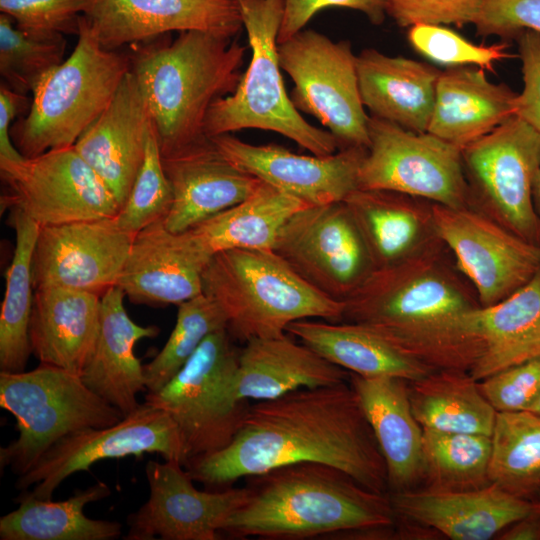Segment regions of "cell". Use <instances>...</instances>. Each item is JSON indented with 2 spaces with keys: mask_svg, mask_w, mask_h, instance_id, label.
Here are the masks:
<instances>
[{
  "mask_svg": "<svg viewBox=\"0 0 540 540\" xmlns=\"http://www.w3.org/2000/svg\"><path fill=\"white\" fill-rule=\"evenodd\" d=\"M302 462L338 468L365 488L386 494L385 461L349 381L251 404L230 444L192 459L185 468L194 481L226 487Z\"/></svg>",
  "mask_w": 540,
  "mask_h": 540,
  "instance_id": "6da1fadb",
  "label": "cell"
},
{
  "mask_svg": "<svg viewBox=\"0 0 540 540\" xmlns=\"http://www.w3.org/2000/svg\"><path fill=\"white\" fill-rule=\"evenodd\" d=\"M443 246L439 241L375 269L344 301L341 322L369 328L433 371L470 373L480 354L472 327L480 304L446 261Z\"/></svg>",
  "mask_w": 540,
  "mask_h": 540,
  "instance_id": "7a4b0ae2",
  "label": "cell"
},
{
  "mask_svg": "<svg viewBox=\"0 0 540 540\" xmlns=\"http://www.w3.org/2000/svg\"><path fill=\"white\" fill-rule=\"evenodd\" d=\"M247 500L220 525L235 538L309 539L390 528V498L338 468L302 462L253 476Z\"/></svg>",
  "mask_w": 540,
  "mask_h": 540,
  "instance_id": "3957f363",
  "label": "cell"
},
{
  "mask_svg": "<svg viewBox=\"0 0 540 540\" xmlns=\"http://www.w3.org/2000/svg\"><path fill=\"white\" fill-rule=\"evenodd\" d=\"M246 50L235 38L190 30L131 56L161 155L205 135L211 104L234 93L242 79Z\"/></svg>",
  "mask_w": 540,
  "mask_h": 540,
  "instance_id": "277c9868",
  "label": "cell"
},
{
  "mask_svg": "<svg viewBox=\"0 0 540 540\" xmlns=\"http://www.w3.org/2000/svg\"><path fill=\"white\" fill-rule=\"evenodd\" d=\"M202 293L222 310L233 340L243 343L280 337L298 320L343 318L344 302L315 289L273 250L214 254L202 272Z\"/></svg>",
  "mask_w": 540,
  "mask_h": 540,
  "instance_id": "5b68a950",
  "label": "cell"
},
{
  "mask_svg": "<svg viewBox=\"0 0 540 540\" xmlns=\"http://www.w3.org/2000/svg\"><path fill=\"white\" fill-rule=\"evenodd\" d=\"M77 36L73 52L42 78L28 114L11 127L12 142L25 158L73 146L131 71V56L102 48L83 15Z\"/></svg>",
  "mask_w": 540,
  "mask_h": 540,
  "instance_id": "8992f818",
  "label": "cell"
},
{
  "mask_svg": "<svg viewBox=\"0 0 540 540\" xmlns=\"http://www.w3.org/2000/svg\"><path fill=\"white\" fill-rule=\"evenodd\" d=\"M251 59L236 91L215 100L206 115L208 137L246 128L279 133L316 156L339 150L335 137L309 124L288 97L278 59L283 0H238Z\"/></svg>",
  "mask_w": 540,
  "mask_h": 540,
  "instance_id": "52a82bcc",
  "label": "cell"
},
{
  "mask_svg": "<svg viewBox=\"0 0 540 540\" xmlns=\"http://www.w3.org/2000/svg\"><path fill=\"white\" fill-rule=\"evenodd\" d=\"M0 406L15 417L18 430V437L0 449V465L18 476L64 436L124 417L80 375L43 363L30 371L0 372Z\"/></svg>",
  "mask_w": 540,
  "mask_h": 540,
  "instance_id": "ba28073f",
  "label": "cell"
},
{
  "mask_svg": "<svg viewBox=\"0 0 540 540\" xmlns=\"http://www.w3.org/2000/svg\"><path fill=\"white\" fill-rule=\"evenodd\" d=\"M239 352L227 329L217 330L162 389L145 395L176 424L187 464L225 448L242 427L251 404L236 391Z\"/></svg>",
  "mask_w": 540,
  "mask_h": 540,
  "instance_id": "9c48e42d",
  "label": "cell"
},
{
  "mask_svg": "<svg viewBox=\"0 0 540 540\" xmlns=\"http://www.w3.org/2000/svg\"><path fill=\"white\" fill-rule=\"evenodd\" d=\"M278 59L294 82L297 110L317 118L335 137L339 149L368 148L369 117L361 99L357 56L347 40L334 42L303 29L278 44Z\"/></svg>",
  "mask_w": 540,
  "mask_h": 540,
  "instance_id": "30bf717a",
  "label": "cell"
},
{
  "mask_svg": "<svg viewBox=\"0 0 540 540\" xmlns=\"http://www.w3.org/2000/svg\"><path fill=\"white\" fill-rule=\"evenodd\" d=\"M370 144L358 188L394 191L448 207L471 205L462 150L428 133H416L370 116Z\"/></svg>",
  "mask_w": 540,
  "mask_h": 540,
  "instance_id": "8fae6325",
  "label": "cell"
},
{
  "mask_svg": "<svg viewBox=\"0 0 540 540\" xmlns=\"http://www.w3.org/2000/svg\"><path fill=\"white\" fill-rule=\"evenodd\" d=\"M471 200L520 238L540 246L533 188L540 169V133L512 116L462 150Z\"/></svg>",
  "mask_w": 540,
  "mask_h": 540,
  "instance_id": "7c38bea8",
  "label": "cell"
},
{
  "mask_svg": "<svg viewBox=\"0 0 540 540\" xmlns=\"http://www.w3.org/2000/svg\"><path fill=\"white\" fill-rule=\"evenodd\" d=\"M158 453L164 460L187 464L178 428L170 416L146 403L103 428L70 433L49 447L34 466L18 476L16 488L33 497L50 500L71 475L88 471L98 461Z\"/></svg>",
  "mask_w": 540,
  "mask_h": 540,
  "instance_id": "4fadbf2b",
  "label": "cell"
},
{
  "mask_svg": "<svg viewBox=\"0 0 540 540\" xmlns=\"http://www.w3.org/2000/svg\"><path fill=\"white\" fill-rule=\"evenodd\" d=\"M273 251L311 286L341 302L375 270L343 201L295 212L280 229Z\"/></svg>",
  "mask_w": 540,
  "mask_h": 540,
  "instance_id": "5bb4252c",
  "label": "cell"
},
{
  "mask_svg": "<svg viewBox=\"0 0 540 540\" xmlns=\"http://www.w3.org/2000/svg\"><path fill=\"white\" fill-rule=\"evenodd\" d=\"M0 176L8 190L2 206L20 210L39 226L115 217L120 210L74 146L19 162L0 160Z\"/></svg>",
  "mask_w": 540,
  "mask_h": 540,
  "instance_id": "9a60e30c",
  "label": "cell"
},
{
  "mask_svg": "<svg viewBox=\"0 0 540 540\" xmlns=\"http://www.w3.org/2000/svg\"><path fill=\"white\" fill-rule=\"evenodd\" d=\"M437 237L453 254L458 272L473 288L481 307L505 299L540 269V246L507 229L472 206L432 203Z\"/></svg>",
  "mask_w": 540,
  "mask_h": 540,
  "instance_id": "2e32d148",
  "label": "cell"
},
{
  "mask_svg": "<svg viewBox=\"0 0 540 540\" xmlns=\"http://www.w3.org/2000/svg\"><path fill=\"white\" fill-rule=\"evenodd\" d=\"M148 500L127 518L126 540H217L221 523L249 496V487L198 490L176 460L145 467Z\"/></svg>",
  "mask_w": 540,
  "mask_h": 540,
  "instance_id": "e0dca14e",
  "label": "cell"
},
{
  "mask_svg": "<svg viewBox=\"0 0 540 540\" xmlns=\"http://www.w3.org/2000/svg\"><path fill=\"white\" fill-rule=\"evenodd\" d=\"M133 237L115 217L40 226L32 258L34 290L63 287L101 296L116 286Z\"/></svg>",
  "mask_w": 540,
  "mask_h": 540,
  "instance_id": "ac0fdd59",
  "label": "cell"
},
{
  "mask_svg": "<svg viewBox=\"0 0 540 540\" xmlns=\"http://www.w3.org/2000/svg\"><path fill=\"white\" fill-rule=\"evenodd\" d=\"M236 167L308 206L343 201L358 188L367 148H344L328 156L295 154L279 145H254L230 134L210 137Z\"/></svg>",
  "mask_w": 540,
  "mask_h": 540,
  "instance_id": "d6986e66",
  "label": "cell"
},
{
  "mask_svg": "<svg viewBox=\"0 0 540 540\" xmlns=\"http://www.w3.org/2000/svg\"><path fill=\"white\" fill-rule=\"evenodd\" d=\"M83 16L106 50L171 31L234 38L243 28L238 0H88Z\"/></svg>",
  "mask_w": 540,
  "mask_h": 540,
  "instance_id": "ffe728a7",
  "label": "cell"
},
{
  "mask_svg": "<svg viewBox=\"0 0 540 540\" xmlns=\"http://www.w3.org/2000/svg\"><path fill=\"white\" fill-rule=\"evenodd\" d=\"M161 158L173 195L164 224L172 232H184L245 200L261 183L230 162L206 135Z\"/></svg>",
  "mask_w": 540,
  "mask_h": 540,
  "instance_id": "44dd1931",
  "label": "cell"
},
{
  "mask_svg": "<svg viewBox=\"0 0 540 540\" xmlns=\"http://www.w3.org/2000/svg\"><path fill=\"white\" fill-rule=\"evenodd\" d=\"M209 259L187 231L172 232L159 220L134 235L116 286L134 304L178 306L202 293Z\"/></svg>",
  "mask_w": 540,
  "mask_h": 540,
  "instance_id": "7402d4cb",
  "label": "cell"
},
{
  "mask_svg": "<svg viewBox=\"0 0 540 540\" xmlns=\"http://www.w3.org/2000/svg\"><path fill=\"white\" fill-rule=\"evenodd\" d=\"M395 519L435 529L453 540H488L540 511L495 483L466 491L405 490L388 495Z\"/></svg>",
  "mask_w": 540,
  "mask_h": 540,
  "instance_id": "603a6c76",
  "label": "cell"
},
{
  "mask_svg": "<svg viewBox=\"0 0 540 540\" xmlns=\"http://www.w3.org/2000/svg\"><path fill=\"white\" fill-rule=\"evenodd\" d=\"M151 122L147 104L131 70L105 110L73 145L112 192L120 208L143 164Z\"/></svg>",
  "mask_w": 540,
  "mask_h": 540,
  "instance_id": "cb8c5ba5",
  "label": "cell"
},
{
  "mask_svg": "<svg viewBox=\"0 0 540 540\" xmlns=\"http://www.w3.org/2000/svg\"><path fill=\"white\" fill-rule=\"evenodd\" d=\"M101 296L63 287L35 289L29 322L40 363L82 375L98 339Z\"/></svg>",
  "mask_w": 540,
  "mask_h": 540,
  "instance_id": "d4e9b609",
  "label": "cell"
},
{
  "mask_svg": "<svg viewBox=\"0 0 540 540\" xmlns=\"http://www.w3.org/2000/svg\"><path fill=\"white\" fill-rule=\"evenodd\" d=\"M124 297L118 286L101 295L98 339L81 378L126 416L140 406L137 394L145 389L143 365L134 353L135 344L157 336L159 328L136 324L125 309Z\"/></svg>",
  "mask_w": 540,
  "mask_h": 540,
  "instance_id": "484cf974",
  "label": "cell"
},
{
  "mask_svg": "<svg viewBox=\"0 0 540 540\" xmlns=\"http://www.w3.org/2000/svg\"><path fill=\"white\" fill-rule=\"evenodd\" d=\"M407 381L350 373L365 417L384 458L388 489H413L423 478V429L411 410Z\"/></svg>",
  "mask_w": 540,
  "mask_h": 540,
  "instance_id": "4316f807",
  "label": "cell"
},
{
  "mask_svg": "<svg viewBox=\"0 0 540 540\" xmlns=\"http://www.w3.org/2000/svg\"><path fill=\"white\" fill-rule=\"evenodd\" d=\"M518 93L489 81L482 68L442 71L427 132L463 150L515 116Z\"/></svg>",
  "mask_w": 540,
  "mask_h": 540,
  "instance_id": "83f0119b",
  "label": "cell"
},
{
  "mask_svg": "<svg viewBox=\"0 0 540 540\" xmlns=\"http://www.w3.org/2000/svg\"><path fill=\"white\" fill-rule=\"evenodd\" d=\"M441 73L430 64L388 56L374 48L365 49L357 56L364 107L371 116L416 133L428 130Z\"/></svg>",
  "mask_w": 540,
  "mask_h": 540,
  "instance_id": "f1b7e54d",
  "label": "cell"
},
{
  "mask_svg": "<svg viewBox=\"0 0 540 540\" xmlns=\"http://www.w3.org/2000/svg\"><path fill=\"white\" fill-rule=\"evenodd\" d=\"M343 202L350 211L375 269L393 265L440 241L432 202L406 194L357 188Z\"/></svg>",
  "mask_w": 540,
  "mask_h": 540,
  "instance_id": "f546056e",
  "label": "cell"
},
{
  "mask_svg": "<svg viewBox=\"0 0 540 540\" xmlns=\"http://www.w3.org/2000/svg\"><path fill=\"white\" fill-rule=\"evenodd\" d=\"M244 344L236 373V391L244 400L266 401L301 388L349 381V371L288 333Z\"/></svg>",
  "mask_w": 540,
  "mask_h": 540,
  "instance_id": "4dcf8cb0",
  "label": "cell"
},
{
  "mask_svg": "<svg viewBox=\"0 0 540 540\" xmlns=\"http://www.w3.org/2000/svg\"><path fill=\"white\" fill-rule=\"evenodd\" d=\"M479 358L470 374L478 381L540 356V269L500 302L472 315Z\"/></svg>",
  "mask_w": 540,
  "mask_h": 540,
  "instance_id": "1f68e13d",
  "label": "cell"
},
{
  "mask_svg": "<svg viewBox=\"0 0 540 540\" xmlns=\"http://www.w3.org/2000/svg\"><path fill=\"white\" fill-rule=\"evenodd\" d=\"M286 332L328 361L362 377L411 381L433 371L357 323L302 319L291 323Z\"/></svg>",
  "mask_w": 540,
  "mask_h": 540,
  "instance_id": "d6a6232c",
  "label": "cell"
},
{
  "mask_svg": "<svg viewBox=\"0 0 540 540\" xmlns=\"http://www.w3.org/2000/svg\"><path fill=\"white\" fill-rule=\"evenodd\" d=\"M308 206L261 181L245 200L186 230L208 258L231 249L273 250L285 222Z\"/></svg>",
  "mask_w": 540,
  "mask_h": 540,
  "instance_id": "836d02e7",
  "label": "cell"
},
{
  "mask_svg": "<svg viewBox=\"0 0 540 540\" xmlns=\"http://www.w3.org/2000/svg\"><path fill=\"white\" fill-rule=\"evenodd\" d=\"M111 494L104 482L77 490L63 501L43 500L23 491L17 509L0 518L1 540H112L122 533L119 522L91 519L86 505Z\"/></svg>",
  "mask_w": 540,
  "mask_h": 540,
  "instance_id": "e575fe53",
  "label": "cell"
},
{
  "mask_svg": "<svg viewBox=\"0 0 540 540\" xmlns=\"http://www.w3.org/2000/svg\"><path fill=\"white\" fill-rule=\"evenodd\" d=\"M407 387L422 429L491 436L497 411L469 372L436 370L407 381Z\"/></svg>",
  "mask_w": 540,
  "mask_h": 540,
  "instance_id": "d590c367",
  "label": "cell"
},
{
  "mask_svg": "<svg viewBox=\"0 0 540 540\" xmlns=\"http://www.w3.org/2000/svg\"><path fill=\"white\" fill-rule=\"evenodd\" d=\"M15 248L5 273L6 289L0 311V372L25 371L32 355L29 322L33 306L32 258L40 226L18 209L10 208Z\"/></svg>",
  "mask_w": 540,
  "mask_h": 540,
  "instance_id": "8d00e7d4",
  "label": "cell"
},
{
  "mask_svg": "<svg viewBox=\"0 0 540 540\" xmlns=\"http://www.w3.org/2000/svg\"><path fill=\"white\" fill-rule=\"evenodd\" d=\"M491 443L490 482L517 497L540 502V414L497 412Z\"/></svg>",
  "mask_w": 540,
  "mask_h": 540,
  "instance_id": "74e56055",
  "label": "cell"
},
{
  "mask_svg": "<svg viewBox=\"0 0 540 540\" xmlns=\"http://www.w3.org/2000/svg\"><path fill=\"white\" fill-rule=\"evenodd\" d=\"M491 436L423 429V478L434 491H466L490 484Z\"/></svg>",
  "mask_w": 540,
  "mask_h": 540,
  "instance_id": "f35d334b",
  "label": "cell"
},
{
  "mask_svg": "<svg viewBox=\"0 0 540 540\" xmlns=\"http://www.w3.org/2000/svg\"><path fill=\"white\" fill-rule=\"evenodd\" d=\"M226 328L219 306L203 293L178 305L175 326L160 352L143 365L148 392L162 389L213 332Z\"/></svg>",
  "mask_w": 540,
  "mask_h": 540,
  "instance_id": "ab89813d",
  "label": "cell"
},
{
  "mask_svg": "<svg viewBox=\"0 0 540 540\" xmlns=\"http://www.w3.org/2000/svg\"><path fill=\"white\" fill-rule=\"evenodd\" d=\"M63 34H37L19 29L0 14V75L16 93H32L42 78L64 59Z\"/></svg>",
  "mask_w": 540,
  "mask_h": 540,
  "instance_id": "60d3db41",
  "label": "cell"
},
{
  "mask_svg": "<svg viewBox=\"0 0 540 540\" xmlns=\"http://www.w3.org/2000/svg\"><path fill=\"white\" fill-rule=\"evenodd\" d=\"M173 195L165 175L157 134L151 122L146 153L131 191L115 216L117 225L135 235L170 212Z\"/></svg>",
  "mask_w": 540,
  "mask_h": 540,
  "instance_id": "b9f144b4",
  "label": "cell"
},
{
  "mask_svg": "<svg viewBox=\"0 0 540 540\" xmlns=\"http://www.w3.org/2000/svg\"><path fill=\"white\" fill-rule=\"evenodd\" d=\"M410 45L421 55L450 67L476 66L494 72L497 62L513 57L508 41L477 45L441 24H417L408 28Z\"/></svg>",
  "mask_w": 540,
  "mask_h": 540,
  "instance_id": "7bdbcfd3",
  "label": "cell"
},
{
  "mask_svg": "<svg viewBox=\"0 0 540 540\" xmlns=\"http://www.w3.org/2000/svg\"><path fill=\"white\" fill-rule=\"evenodd\" d=\"M88 0H0V11L24 31L78 34Z\"/></svg>",
  "mask_w": 540,
  "mask_h": 540,
  "instance_id": "ee69618b",
  "label": "cell"
},
{
  "mask_svg": "<svg viewBox=\"0 0 540 540\" xmlns=\"http://www.w3.org/2000/svg\"><path fill=\"white\" fill-rule=\"evenodd\" d=\"M479 387L497 412L528 410L540 394V356L488 376Z\"/></svg>",
  "mask_w": 540,
  "mask_h": 540,
  "instance_id": "f6af8a7d",
  "label": "cell"
},
{
  "mask_svg": "<svg viewBox=\"0 0 540 540\" xmlns=\"http://www.w3.org/2000/svg\"><path fill=\"white\" fill-rule=\"evenodd\" d=\"M386 14L401 28L417 24H473L481 0H382Z\"/></svg>",
  "mask_w": 540,
  "mask_h": 540,
  "instance_id": "bcb514c9",
  "label": "cell"
},
{
  "mask_svg": "<svg viewBox=\"0 0 540 540\" xmlns=\"http://www.w3.org/2000/svg\"><path fill=\"white\" fill-rule=\"evenodd\" d=\"M482 37L515 40L524 30L540 33V0H481L474 21Z\"/></svg>",
  "mask_w": 540,
  "mask_h": 540,
  "instance_id": "7dc6e473",
  "label": "cell"
},
{
  "mask_svg": "<svg viewBox=\"0 0 540 540\" xmlns=\"http://www.w3.org/2000/svg\"><path fill=\"white\" fill-rule=\"evenodd\" d=\"M328 7L359 11L374 25L382 24L386 16L382 0H283L278 44L303 30L316 13Z\"/></svg>",
  "mask_w": 540,
  "mask_h": 540,
  "instance_id": "c3c4849f",
  "label": "cell"
},
{
  "mask_svg": "<svg viewBox=\"0 0 540 540\" xmlns=\"http://www.w3.org/2000/svg\"><path fill=\"white\" fill-rule=\"evenodd\" d=\"M515 40L524 83L517 96L515 115L540 133V33L524 30Z\"/></svg>",
  "mask_w": 540,
  "mask_h": 540,
  "instance_id": "681fc988",
  "label": "cell"
},
{
  "mask_svg": "<svg viewBox=\"0 0 540 540\" xmlns=\"http://www.w3.org/2000/svg\"><path fill=\"white\" fill-rule=\"evenodd\" d=\"M27 103V95L14 92L5 84L0 86V160L19 162L25 159L14 146L10 130L16 115Z\"/></svg>",
  "mask_w": 540,
  "mask_h": 540,
  "instance_id": "f907efd6",
  "label": "cell"
},
{
  "mask_svg": "<svg viewBox=\"0 0 540 540\" xmlns=\"http://www.w3.org/2000/svg\"><path fill=\"white\" fill-rule=\"evenodd\" d=\"M500 539L540 540V511L532 513L506 528Z\"/></svg>",
  "mask_w": 540,
  "mask_h": 540,
  "instance_id": "816d5d0a",
  "label": "cell"
},
{
  "mask_svg": "<svg viewBox=\"0 0 540 540\" xmlns=\"http://www.w3.org/2000/svg\"><path fill=\"white\" fill-rule=\"evenodd\" d=\"M533 198H534L536 211L540 217V169L534 183Z\"/></svg>",
  "mask_w": 540,
  "mask_h": 540,
  "instance_id": "f5cc1de1",
  "label": "cell"
},
{
  "mask_svg": "<svg viewBox=\"0 0 540 540\" xmlns=\"http://www.w3.org/2000/svg\"><path fill=\"white\" fill-rule=\"evenodd\" d=\"M528 411H531L536 414H540V394L536 398V400L532 403Z\"/></svg>",
  "mask_w": 540,
  "mask_h": 540,
  "instance_id": "db71d44e",
  "label": "cell"
}]
</instances>
